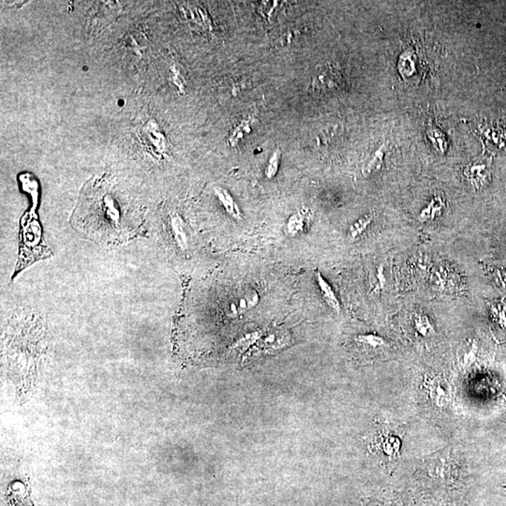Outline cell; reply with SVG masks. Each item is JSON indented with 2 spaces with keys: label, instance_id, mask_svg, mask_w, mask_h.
<instances>
[{
  "label": "cell",
  "instance_id": "6da1fadb",
  "mask_svg": "<svg viewBox=\"0 0 506 506\" xmlns=\"http://www.w3.org/2000/svg\"><path fill=\"white\" fill-rule=\"evenodd\" d=\"M126 211L111 185L103 180L87 183L75 209L72 223L96 240H116L130 232Z\"/></svg>",
  "mask_w": 506,
  "mask_h": 506
},
{
  "label": "cell",
  "instance_id": "7a4b0ae2",
  "mask_svg": "<svg viewBox=\"0 0 506 506\" xmlns=\"http://www.w3.org/2000/svg\"><path fill=\"white\" fill-rule=\"evenodd\" d=\"M260 298L257 291L252 287H245L237 291L227 300L225 311L229 317L235 318L257 306Z\"/></svg>",
  "mask_w": 506,
  "mask_h": 506
},
{
  "label": "cell",
  "instance_id": "3957f363",
  "mask_svg": "<svg viewBox=\"0 0 506 506\" xmlns=\"http://www.w3.org/2000/svg\"><path fill=\"white\" fill-rule=\"evenodd\" d=\"M425 388L429 400L437 408L443 409L449 401V391L447 386L441 379L427 380L425 383Z\"/></svg>",
  "mask_w": 506,
  "mask_h": 506
},
{
  "label": "cell",
  "instance_id": "277c9868",
  "mask_svg": "<svg viewBox=\"0 0 506 506\" xmlns=\"http://www.w3.org/2000/svg\"><path fill=\"white\" fill-rule=\"evenodd\" d=\"M169 228L172 238L176 243L177 249L180 251H187L189 248V235L184 220L177 213L171 214L169 216Z\"/></svg>",
  "mask_w": 506,
  "mask_h": 506
},
{
  "label": "cell",
  "instance_id": "5b68a950",
  "mask_svg": "<svg viewBox=\"0 0 506 506\" xmlns=\"http://www.w3.org/2000/svg\"><path fill=\"white\" fill-rule=\"evenodd\" d=\"M464 174L475 187L480 189L487 184L488 179H490V162H478L470 164L465 169Z\"/></svg>",
  "mask_w": 506,
  "mask_h": 506
},
{
  "label": "cell",
  "instance_id": "8992f818",
  "mask_svg": "<svg viewBox=\"0 0 506 506\" xmlns=\"http://www.w3.org/2000/svg\"><path fill=\"white\" fill-rule=\"evenodd\" d=\"M311 222V214L308 209H300L289 218L287 223L288 234L296 235L304 234L309 229Z\"/></svg>",
  "mask_w": 506,
  "mask_h": 506
},
{
  "label": "cell",
  "instance_id": "52a82bcc",
  "mask_svg": "<svg viewBox=\"0 0 506 506\" xmlns=\"http://www.w3.org/2000/svg\"><path fill=\"white\" fill-rule=\"evenodd\" d=\"M315 278L322 299H324V301L330 309L339 313L340 311V303L335 292H334L333 288L325 281V279L322 277L321 273L316 272Z\"/></svg>",
  "mask_w": 506,
  "mask_h": 506
},
{
  "label": "cell",
  "instance_id": "ba28073f",
  "mask_svg": "<svg viewBox=\"0 0 506 506\" xmlns=\"http://www.w3.org/2000/svg\"><path fill=\"white\" fill-rule=\"evenodd\" d=\"M216 194L220 203L225 208L227 213L230 215L235 220H240L242 219V214H241L240 209L238 208L237 203H235V200L232 199L231 194L229 193L228 191L225 190L222 188H216Z\"/></svg>",
  "mask_w": 506,
  "mask_h": 506
},
{
  "label": "cell",
  "instance_id": "9c48e42d",
  "mask_svg": "<svg viewBox=\"0 0 506 506\" xmlns=\"http://www.w3.org/2000/svg\"><path fill=\"white\" fill-rule=\"evenodd\" d=\"M289 342V334L283 330H274L262 339L261 344L264 348L276 349L283 347Z\"/></svg>",
  "mask_w": 506,
  "mask_h": 506
},
{
  "label": "cell",
  "instance_id": "30bf717a",
  "mask_svg": "<svg viewBox=\"0 0 506 506\" xmlns=\"http://www.w3.org/2000/svg\"><path fill=\"white\" fill-rule=\"evenodd\" d=\"M444 208V203L443 199L440 197L433 198L429 205L420 212L418 220H420L421 223L434 220L443 213Z\"/></svg>",
  "mask_w": 506,
  "mask_h": 506
},
{
  "label": "cell",
  "instance_id": "8fae6325",
  "mask_svg": "<svg viewBox=\"0 0 506 506\" xmlns=\"http://www.w3.org/2000/svg\"><path fill=\"white\" fill-rule=\"evenodd\" d=\"M414 327L418 335L423 337H433L436 334L434 325H433L432 320L425 314H415Z\"/></svg>",
  "mask_w": 506,
  "mask_h": 506
},
{
  "label": "cell",
  "instance_id": "7c38bea8",
  "mask_svg": "<svg viewBox=\"0 0 506 506\" xmlns=\"http://www.w3.org/2000/svg\"><path fill=\"white\" fill-rule=\"evenodd\" d=\"M356 342L357 344L371 349V350H377V349L386 347L388 345L385 337L378 336L376 334H363V335L356 336Z\"/></svg>",
  "mask_w": 506,
  "mask_h": 506
},
{
  "label": "cell",
  "instance_id": "4fadbf2b",
  "mask_svg": "<svg viewBox=\"0 0 506 506\" xmlns=\"http://www.w3.org/2000/svg\"><path fill=\"white\" fill-rule=\"evenodd\" d=\"M493 322L500 327L506 330V303L504 300H493L488 303Z\"/></svg>",
  "mask_w": 506,
  "mask_h": 506
},
{
  "label": "cell",
  "instance_id": "5bb4252c",
  "mask_svg": "<svg viewBox=\"0 0 506 506\" xmlns=\"http://www.w3.org/2000/svg\"><path fill=\"white\" fill-rule=\"evenodd\" d=\"M386 150H388L386 145H383L382 147L375 152L373 158H372L371 162L363 169V174H364L365 176H369V174H373L375 172L380 170L383 165Z\"/></svg>",
  "mask_w": 506,
  "mask_h": 506
},
{
  "label": "cell",
  "instance_id": "9a60e30c",
  "mask_svg": "<svg viewBox=\"0 0 506 506\" xmlns=\"http://www.w3.org/2000/svg\"><path fill=\"white\" fill-rule=\"evenodd\" d=\"M372 222V216L369 215H366V216L360 218L357 222L354 223L353 225L349 229V237L351 240H356L357 237H360L368 229V227L371 225Z\"/></svg>",
  "mask_w": 506,
  "mask_h": 506
},
{
  "label": "cell",
  "instance_id": "2e32d148",
  "mask_svg": "<svg viewBox=\"0 0 506 506\" xmlns=\"http://www.w3.org/2000/svg\"><path fill=\"white\" fill-rule=\"evenodd\" d=\"M383 450L388 456L397 455L398 450H400V441H398V438L393 437V436H388V438L383 440Z\"/></svg>",
  "mask_w": 506,
  "mask_h": 506
},
{
  "label": "cell",
  "instance_id": "e0dca14e",
  "mask_svg": "<svg viewBox=\"0 0 506 506\" xmlns=\"http://www.w3.org/2000/svg\"><path fill=\"white\" fill-rule=\"evenodd\" d=\"M279 162H280V153H274V155H273L272 158L270 159L269 165H267L266 169V177L272 179V177L276 176L279 169Z\"/></svg>",
  "mask_w": 506,
  "mask_h": 506
},
{
  "label": "cell",
  "instance_id": "ac0fdd59",
  "mask_svg": "<svg viewBox=\"0 0 506 506\" xmlns=\"http://www.w3.org/2000/svg\"><path fill=\"white\" fill-rule=\"evenodd\" d=\"M437 132H438V130H435L434 128H432V130H429V137L432 138V141H434V139H435V142H437V145H439V148H440V150L443 151V152H444V148L443 147H444V145H443L444 140H441V139H439V138H441L442 136H441L440 133H439Z\"/></svg>",
  "mask_w": 506,
  "mask_h": 506
}]
</instances>
